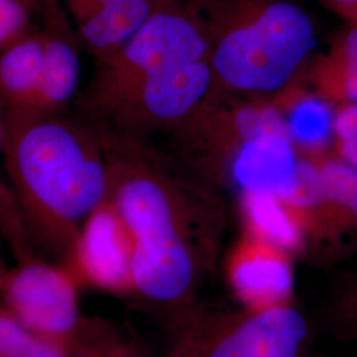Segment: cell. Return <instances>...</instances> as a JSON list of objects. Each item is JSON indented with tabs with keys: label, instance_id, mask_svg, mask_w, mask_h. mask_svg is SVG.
<instances>
[{
	"label": "cell",
	"instance_id": "10",
	"mask_svg": "<svg viewBox=\"0 0 357 357\" xmlns=\"http://www.w3.org/2000/svg\"><path fill=\"white\" fill-rule=\"evenodd\" d=\"M274 106L301 155L319 156L333 143L335 106L315 90L290 84L275 94Z\"/></svg>",
	"mask_w": 357,
	"mask_h": 357
},
{
	"label": "cell",
	"instance_id": "17",
	"mask_svg": "<svg viewBox=\"0 0 357 357\" xmlns=\"http://www.w3.org/2000/svg\"><path fill=\"white\" fill-rule=\"evenodd\" d=\"M3 112L0 109V234L10 248L16 264L38 258L36 246L15 199L3 168Z\"/></svg>",
	"mask_w": 357,
	"mask_h": 357
},
{
	"label": "cell",
	"instance_id": "21",
	"mask_svg": "<svg viewBox=\"0 0 357 357\" xmlns=\"http://www.w3.org/2000/svg\"><path fill=\"white\" fill-rule=\"evenodd\" d=\"M102 357H147V355L139 342L128 340L110 330L103 345Z\"/></svg>",
	"mask_w": 357,
	"mask_h": 357
},
{
	"label": "cell",
	"instance_id": "5",
	"mask_svg": "<svg viewBox=\"0 0 357 357\" xmlns=\"http://www.w3.org/2000/svg\"><path fill=\"white\" fill-rule=\"evenodd\" d=\"M176 315L175 330L197 357H307L310 324L295 305L208 311L193 303Z\"/></svg>",
	"mask_w": 357,
	"mask_h": 357
},
{
	"label": "cell",
	"instance_id": "11",
	"mask_svg": "<svg viewBox=\"0 0 357 357\" xmlns=\"http://www.w3.org/2000/svg\"><path fill=\"white\" fill-rule=\"evenodd\" d=\"M165 0H118L76 24L82 48L102 63L126 45Z\"/></svg>",
	"mask_w": 357,
	"mask_h": 357
},
{
	"label": "cell",
	"instance_id": "26",
	"mask_svg": "<svg viewBox=\"0 0 357 357\" xmlns=\"http://www.w3.org/2000/svg\"><path fill=\"white\" fill-rule=\"evenodd\" d=\"M7 273H8V268H6V265H4L3 259L0 258V281H4V278H6Z\"/></svg>",
	"mask_w": 357,
	"mask_h": 357
},
{
	"label": "cell",
	"instance_id": "13",
	"mask_svg": "<svg viewBox=\"0 0 357 357\" xmlns=\"http://www.w3.org/2000/svg\"><path fill=\"white\" fill-rule=\"evenodd\" d=\"M45 33L32 32L0 50V109H23L32 98L41 75Z\"/></svg>",
	"mask_w": 357,
	"mask_h": 357
},
{
	"label": "cell",
	"instance_id": "8",
	"mask_svg": "<svg viewBox=\"0 0 357 357\" xmlns=\"http://www.w3.org/2000/svg\"><path fill=\"white\" fill-rule=\"evenodd\" d=\"M296 258L243 231L225 258L224 274L238 306L265 311L295 305Z\"/></svg>",
	"mask_w": 357,
	"mask_h": 357
},
{
	"label": "cell",
	"instance_id": "27",
	"mask_svg": "<svg viewBox=\"0 0 357 357\" xmlns=\"http://www.w3.org/2000/svg\"><path fill=\"white\" fill-rule=\"evenodd\" d=\"M1 286H3V282L0 281V294H1Z\"/></svg>",
	"mask_w": 357,
	"mask_h": 357
},
{
	"label": "cell",
	"instance_id": "7",
	"mask_svg": "<svg viewBox=\"0 0 357 357\" xmlns=\"http://www.w3.org/2000/svg\"><path fill=\"white\" fill-rule=\"evenodd\" d=\"M134 243L125 221L107 199L84 222L65 266L78 284L114 295L135 294Z\"/></svg>",
	"mask_w": 357,
	"mask_h": 357
},
{
	"label": "cell",
	"instance_id": "4",
	"mask_svg": "<svg viewBox=\"0 0 357 357\" xmlns=\"http://www.w3.org/2000/svg\"><path fill=\"white\" fill-rule=\"evenodd\" d=\"M195 10L222 90L277 94L293 82L315 45L312 20L293 0H217Z\"/></svg>",
	"mask_w": 357,
	"mask_h": 357
},
{
	"label": "cell",
	"instance_id": "6",
	"mask_svg": "<svg viewBox=\"0 0 357 357\" xmlns=\"http://www.w3.org/2000/svg\"><path fill=\"white\" fill-rule=\"evenodd\" d=\"M76 278L64 264L38 258L16 264L1 286V299L26 330L52 337H69L82 323Z\"/></svg>",
	"mask_w": 357,
	"mask_h": 357
},
{
	"label": "cell",
	"instance_id": "25",
	"mask_svg": "<svg viewBox=\"0 0 357 357\" xmlns=\"http://www.w3.org/2000/svg\"><path fill=\"white\" fill-rule=\"evenodd\" d=\"M31 1H33V3L38 4V6H40L45 13L51 11L52 6H53V0H31Z\"/></svg>",
	"mask_w": 357,
	"mask_h": 357
},
{
	"label": "cell",
	"instance_id": "2",
	"mask_svg": "<svg viewBox=\"0 0 357 357\" xmlns=\"http://www.w3.org/2000/svg\"><path fill=\"white\" fill-rule=\"evenodd\" d=\"M3 168L35 246L63 262L88 217L109 199L101 134L81 116L3 112Z\"/></svg>",
	"mask_w": 357,
	"mask_h": 357
},
{
	"label": "cell",
	"instance_id": "3",
	"mask_svg": "<svg viewBox=\"0 0 357 357\" xmlns=\"http://www.w3.org/2000/svg\"><path fill=\"white\" fill-rule=\"evenodd\" d=\"M216 88L209 57L192 63L172 38L147 31L98 64L77 98L78 116L109 139L144 144L178 132Z\"/></svg>",
	"mask_w": 357,
	"mask_h": 357
},
{
	"label": "cell",
	"instance_id": "16",
	"mask_svg": "<svg viewBox=\"0 0 357 357\" xmlns=\"http://www.w3.org/2000/svg\"><path fill=\"white\" fill-rule=\"evenodd\" d=\"M76 332L69 337L38 335L26 330L8 310L0 307V357H68Z\"/></svg>",
	"mask_w": 357,
	"mask_h": 357
},
{
	"label": "cell",
	"instance_id": "23",
	"mask_svg": "<svg viewBox=\"0 0 357 357\" xmlns=\"http://www.w3.org/2000/svg\"><path fill=\"white\" fill-rule=\"evenodd\" d=\"M167 357H197L190 342L185 339V336L175 330L174 337L171 342V347L168 351Z\"/></svg>",
	"mask_w": 357,
	"mask_h": 357
},
{
	"label": "cell",
	"instance_id": "15",
	"mask_svg": "<svg viewBox=\"0 0 357 357\" xmlns=\"http://www.w3.org/2000/svg\"><path fill=\"white\" fill-rule=\"evenodd\" d=\"M314 158L319 165L333 221L347 245L357 237V171L335 153Z\"/></svg>",
	"mask_w": 357,
	"mask_h": 357
},
{
	"label": "cell",
	"instance_id": "1",
	"mask_svg": "<svg viewBox=\"0 0 357 357\" xmlns=\"http://www.w3.org/2000/svg\"><path fill=\"white\" fill-rule=\"evenodd\" d=\"M103 142L109 200L134 243L135 294L175 312L191 306L216 265L227 220L222 202L178 176L147 146Z\"/></svg>",
	"mask_w": 357,
	"mask_h": 357
},
{
	"label": "cell",
	"instance_id": "24",
	"mask_svg": "<svg viewBox=\"0 0 357 357\" xmlns=\"http://www.w3.org/2000/svg\"><path fill=\"white\" fill-rule=\"evenodd\" d=\"M335 13L357 24V0H324Z\"/></svg>",
	"mask_w": 357,
	"mask_h": 357
},
{
	"label": "cell",
	"instance_id": "22",
	"mask_svg": "<svg viewBox=\"0 0 357 357\" xmlns=\"http://www.w3.org/2000/svg\"><path fill=\"white\" fill-rule=\"evenodd\" d=\"M114 1L118 0H53L51 11L60 10L64 7L77 24L91 13Z\"/></svg>",
	"mask_w": 357,
	"mask_h": 357
},
{
	"label": "cell",
	"instance_id": "9",
	"mask_svg": "<svg viewBox=\"0 0 357 357\" xmlns=\"http://www.w3.org/2000/svg\"><path fill=\"white\" fill-rule=\"evenodd\" d=\"M45 33V52L38 86L26 107L45 114H65L81 81V56L77 38L60 28Z\"/></svg>",
	"mask_w": 357,
	"mask_h": 357
},
{
	"label": "cell",
	"instance_id": "14",
	"mask_svg": "<svg viewBox=\"0 0 357 357\" xmlns=\"http://www.w3.org/2000/svg\"><path fill=\"white\" fill-rule=\"evenodd\" d=\"M312 84L333 106L357 103V24H351L318 61Z\"/></svg>",
	"mask_w": 357,
	"mask_h": 357
},
{
	"label": "cell",
	"instance_id": "20",
	"mask_svg": "<svg viewBox=\"0 0 357 357\" xmlns=\"http://www.w3.org/2000/svg\"><path fill=\"white\" fill-rule=\"evenodd\" d=\"M28 13L22 0H0V50L26 33Z\"/></svg>",
	"mask_w": 357,
	"mask_h": 357
},
{
	"label": "cell",
	"instance_id": "12",
	"mask_svg": "<svg viewBox=\"0 0 357 357\" xmlns=\"http://www.w3.org/2000/svg\"><path fill=\"white\" fill-rule=\"evenodd\" d=\"M238 212L245 233L275 245L295 258L310 253L302 220L281 197L271 193H240Z\"/></svg>",
	"mask_w": 357,
	"mask_h": 357
},
{
	"label": "cell",
	"instance_id": "18",
	"mask_svg": "<svg viewBox=\"0 0 357 357\" xmlns=\"http://www.w3.org/2000/svg\"><path fill=\"white\" fill-rule=\"evenodd\" d=\"M326 319L333 336L357 343V273L343 274L335 282Z\"/></svg>",
	"mask_w": 357,
	"mask_h": 357
},
{
	"label": "cell",
	"instance_id": "19",
	"mask_svg": "<svg viewBox=\"0 0 357 357\" xmlns=\"http://www.w3.org/2000/svg\"><path fill=\"white\" fill-rule=\"evenodd\" d=\"M335 155L357 171V103L335 106Z\"/></svg>",
	"mask_w": 357,
	"mask_h": 357
}]
</instances>
